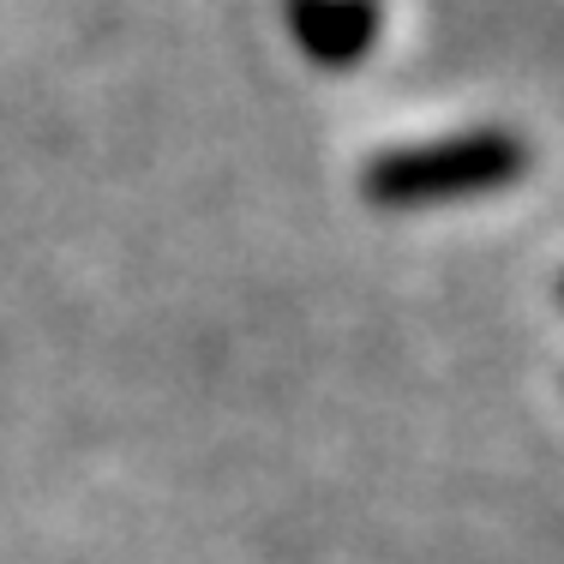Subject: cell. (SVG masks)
Masks as SVG:
<instances>
[{"label":"cell","instance_id":"3957f363","mask_svg":"<svg viewBox=\"0 0 564 564\" xmlns=\"http://www.w3.org/2000/svg\"><path fill=\"white\" fill-rule=\"evenodd\" d=\"M558 294H564V282H558Z\"/></svg>","mask_w":564,"mask_h":564},{"label":"cell","instance_id":"6da1fadb","mask_svg":"<svg viewBox=\"0 0 564 564\" xmlns=\"http://www.w3.org/2000/svg\"><path fill=\"white\" fill-rule=\"evenodd\" d=\"M534 151L510 127H475L426 144H397L360 169V193L379 210H433L463 205V198L510 193L529 174Z\"/></svg>","mask_w":564,"mask_h":564},{"label":"cell","instance_id":"7a4b0ae2","mask_svg":"<svg viewBox=\"0 0 564 564\" xmlns=\"http://www.w3.org/2000/svg\"><path fill=\"white\" fill-rule=\"evenodd\" d=\"M289 31L313 66L348 73L379 43V0H289Z\"/></svg>","mask_w":564,"mask_h":564}]
</instances>
